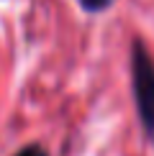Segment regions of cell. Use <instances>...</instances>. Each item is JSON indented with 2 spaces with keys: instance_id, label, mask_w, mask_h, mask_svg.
<instances>
[{
  "instance_id": "1",
  "label": "cell",
  "mask_w": 154,
  "mask_h": 156,
  "mask_svg": "<svg viewBox=\"0 0 154 156\" xmlns=\"http://www.w3.org/2000/svg\"><path fill=\"white\" fill-rule=\"evenodd\" d=\"M131 87L144 136L154 144V59L139 38L131 49Z\"/></svg>"
},
{
  "instance_id": "2",
  "label": "cell",
  "mask_w": 154,
  "mask_h": 156,
  "mask_svg": "<svg viewBox=\"0 0 154 156\" xmlns=\"http://www.w3.org/2000/svg\"><path fill=\"white\" fill-rule=\"evenodd\" d=\"M77 3L87 13H103V10H108L113 5V0H77Z\"/></svg>"
},
{
  "instance_id": "3",
  "label": "cell",
  "mask_w": 154,
  "mask_h": 156,
  "mask_svg": "<svg viewBox=\"0 0 154 156\" xmlns=\"http://www.w3.org/2000/svg\"><path fill=\"white\" fill-rule=\"evenodd\" d=\"M16 156H49V154H46V148H44V146H38V144H28V146H23Z\"/></svg>"
}]
</instances>
